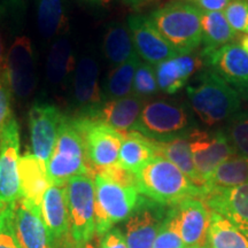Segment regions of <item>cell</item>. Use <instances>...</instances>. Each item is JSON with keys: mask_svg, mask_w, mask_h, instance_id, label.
<instances>
[{"mask_svg": "<svg viewBox=\"0 0 248 248\" xmlns=\"http://www.w3.org/2000/svg\"><path fill=\"white\" fill-rule=\"evenodd\" d=\"M186 93L194 114L208 126L230 119L240 107L239 93L213 70L200 74Z\"/></svg>", "mask_w": 248, "mask_h": 248, "instance_id": "cell-2", "label": "cell"}, {"mask_svg": "<svg viewBox=\"0 0 248 248\" xmlns=\"http://www.w3.org/2000/svg\"><path fill=\"white\" fill-rule=\"evenodd\" d=\"M240 45L243 46V48L248 53V36L244 37V38L241 39V44Z\"/></svg>", "mask_w": 248, "mask_h": 248, "instance_id": "cell-45", "label": "cell"}, {"mask_svg": "<svg viewBox=\"0 0 248 248\" xmlns=\"http://www.w3.org/2000/svg\"><path fill=\"white\" fill-rule=\"evenodd\" d=\"M232 0H192L194 7L201 12H223Z\"/></svg>", "mask_w": 248, "mask_h": 248, "instance_id": "cell-40", "label": "cell"}, {"mask_svg": "<svg viewBox=\"0 0 248 248\" xmlns=\"http://www.w3.org/2000/svg\"><path fill=\"white\" fill-rule=\"evenodd\" d=\"M154 156H156L154 140L135 130L123 133L119 154V164L123 169L136 175Z\"/></svg>", "mask_w": 248, "mask_h": 248, "instance_id": "cell-24", "label": "cell"}, {"mask_svg": "<svg viewBox=\"0 0 248 248\" xmlns=\"http://www.w3.org/2000/svg\"><path fill=\"white\" fill-rule=\"evenodd\" d=\"M226 136L235 154L248 157V114H240L229 123Z\"/></svg>", "mask_w": 248, "mask_h": 248, "instance_id": "cell-34", "label": "cell"}, {"mask_svg": "<svg viewBox=\"0 0 248 248\" xmlns=\"http://www.w3.org/2000/svg\"><path fill=\"white\" fill-rule=\"evenodd\" d=\"M18 178L21 198L40 207L45 192L51 186L46 164L33 154L23 155L18 161Z\"/></svg>", "mask_w": 248, "mask_h": 248, "instance_id": "cell-23", "label": "cell"}, {"mask_svg": "<svg viewBox=\"0 0 248 248\" xmlns=\"http://www.w3.org/2000/svg\"><path fill=\"white\" fill-rule=\"evenodd\" d=\"M156 155L163 156L175 164L190 181L199 187H203V182L201 181L197 170H195L193 157L190 150V145L186 137H176L169 140L155 141Z\"/></svg>", "mask_w": 248, "mask_h": 248, "instance_id": "cell-26", "label": "cell"}, {"mask_svg": "<svg viewBox=\"0 0 248 248\" xmlns=\"http://www.w3.org/2000/svg\"><path fill=\"white\" fill-rule=\"evenodd\" d=\"M40 209L47 228L52 248H60L70 235L66 187L49 186L43 197Z\"/></svg>", "mask_w": 248, "mask_h": 248, "instance_id": "cell-20", "label": "cell"}, {"mask_svg": "<svg viewBox=\"0 0 248 248\" xmlns=\"http://www.w3.org/2000/svg\"><path fill=\"white\" fill-rule=\"evenodd\" d=\"M104 54L113 66H119L131 59L136 53L131 31L129 27L120 22L108 26L104 37Z\"/></svg>", "mask_w": 248, "mask_h": 248, "instance_id": "cell-28", "label": "cell"}, {"mask_svg": "<svg viewBox=\"0 0 248 248\" xmlns=\"http://www.w3.org/2000/svg\"><path fill=\"white\" fill-rule=\"evenodd\" d=\"M61 248H82V247H79L78 245H76L75 243H74V240L71 239V237L69 235V237L64 240V243L61 246Z\"/></svg>", "mask_w": 248, "mask_h": 248, "instance_id": "cell-42", "label": "cell"}, {"mask_svg": "<svg viewBox=\"0 0 248 248\" xmlns=\"http://www.w3.org/2000/svg\"><path fill=\"white\" fill-rule=\"evenodd\" d=\"M133 130L154 141H164L184 137L192 128L190 116L183 105L156 99L145 102Z\"/></svg>", "mask_w": 248, "mask_h": 248, "instance_id": "cell-6", "label": "cell"}, {"mask_svg": "<svg viewBox=\"0 0 248 248\" xmlns=\"http://www.w3.org/2000/svg\"><path fill=\"white\" fill-rule=\"evenodd\" d=\"M14 207L0 213V248H22L15 231Z\"/></svg>", "mask_w": 248, "mask_h": 248, "instance_id": "cell-36", "label": "cell"}, {"mask_svg": "<svg viewBox=\"0 0 248 248\" xmlns=\"http://www.w3.org/2000/svg\"><path fill=\"white\" fill-rule=\"evenodd\" d=\"M37 28L45 40L68 29L67 0H35Z\"/></svg>", "mask_w": 248, "mask_h": 248, "instance_id": "cell-25", "label": "cell"}, {"mask_svg": "<svg viewBox=\"0 0 248 248\" xmlns=\"http://www.w3.org/2000/svg\"><path fill=\"white\" fill-rule=\"evenodd\" d=\"M185 137L190 145L195 170L203 185L219 164L237 155L226 132L221 130L209 132L192 129Z\"/></svg>", "mask_w": 248, "mask_h": 248, "instance_id": "cell-12", "label": "cell"}, {"mask_svg": "<svg viewBox=\"0 0 248 248\" xmlns=\"http://www.w3.org/2000/svg\"><path fill=\"white\" fill-rule=\"evenodd\" d=\"M153 248H185L181 237L170 224L167 217L155 238Z\"/></svg>", "mask_w": 248, "mask_h": 248, "instance_id": "cell-37", "label": "cell"}, {"mask_svg": "<svg viewBox=\"0 0 248 248\" xmlns=\"http://www.w3.org/2000/svg\"><path fill=\"white\" fill-rule=\"evenodd\" d=\"M145 102V99L135 94L105 101L99 108L94 120L101 121L122 133L131 131L138 122Z\"/></svg>", "mask_w": 248, "mask_h": 248, "instance_id": "cell-22", "label": "cell"}, {"mask_svg": "<svg viewBox=\"0 0 248 248\" xmlns=\"http://www.w3.org/2000/svg\"><path fill=\"white\" fill-rule=\"evenodd\" d=\"M126 2H129L130 5L133 6H140L142 4H146V2L151 1V0H125Z\"/></svg>", "mask_w": 248, "mask_h": 248, "instance_id": "cell-44", "label": "cell"}, {"mask_svg": "<svg viewBox=\"0 0 248 248\" xmlns=\"http://www.w3.org/2000/svg\"><path fill=\"white\" fill-rule=\"evenodd\" d=\"M69 86L70 108L76 113L73 117L94 120L104 99L99 84V64L92 54H84L77 60Z\"/></svg>", "mask_w": 248, "mask_h": 248, "instance_id": "cell-10", "label": "cell"}, {"mask_svg": "<svg viewBox=\"0 0 248 248\" xmlns=\"http://www.w3.org/2000/svg\"><path fill=\"white\" fill-rule=\"evenodd\" d=\"M14 224L22 248H52L40 207L20 198L15 204Z\"/></svg>", "mask_w": 248, "mask_h": 248, "instance_id": "cell-21", "label": "cell"}, {"mask_svg": "<svg viewBox=\"0 0 248 248\" xmlns=\"http://www.w3.org/2000/svg\"><path fill=\"white\" fill-rule=\"evenodd\" d=\"M76 58L68 29L52 39L46 60V85L53 92L64 90L70 84Z\"/></svg>", "mask_w": 248, "mask_h": 248, "instance_id": "cell-19", "label": "cell"}, {"mask_svg": "<svg viewBox=\"0 0 248 248\" xmlns=\"http://www.w3.org/2000/svg\"><path fill=\"white\" fill-rule=\"evenodd\" d=\"M128 27L136 53L142 61L156 66L161 62L177 57L178 53L155 29L150 18L145 16H130Z\"/></svg>", "mask_w": 248, "mask_h": 248, "instance_id": "cell-17", "label": "cell"}, {"mask_svg": "<svg viewBox=\"0 0 248 248\" xmlns=\"http://www.w3.org/2000/svg\"><path fill=\"white\" fill-rule=\"evenodd\" d=\"M64 120L60 108L48 102L37 101L29 110L30 142L32 154L47 164Z\"/></svg>", "mask_w": 248, "mask_h": 248, "instance_id": "cell-14", "label": "cell"}, {"mask_svg": "<svg viewBox=\"0 0 248 248\" xmlns=\"http://www.w3.org/2000/svg\"><path fill=\"white\" fill-rule=\"evenodd\" d=\"M136 185L139 193L162 206H172L187 198L202 195V188L160 155L154 156L136 173Z\"/></svg>", "mask_w": 248, "mask_h": 248, "instance_id": "cell-1", "label": "cell"}, {"mask_svg": "<svg viewBox=\"0 0 248 248\" xmlns=\"http://www.w3.org/2000/svg\"><path fill=\"white\" fill-rule=\"evenodd\" d=\"M167 218L186 247L203 248L210 222V210L197 198L169 206Z\"/></svg>", "mask_w": 248, "mask_h": 248, "instance_id": "cell-13", "label": "cell"}, {"mask_svg": "<svg viewBox=\"0 0 248 248\" xmlns=\"http://www.w3.org/2000/svg\"><path fill=\"white\" fill-rule=\"evenodd\" d=\"M46 169L51 185L57 186H64L75 176L91 175L84 140L70 117L64 116Z\"/></svg>", "mask_w": 248, "mask_h": 248, "instance_id": "cell-4", "label": "cell"}, {"mask_svg": "<svg viewBox=\"0 0 248 248\" xmlns=\"http://www.w3.org/2000/svg\"><path fill=\"white\" fill-rule=\"evenodd\" d=\"M84 1L89 2L91 5H97V6H107L110 4L111 0H84Z\"/></svg>", "mask_w": 248, "mask_h": 248, "instance_id": "cell-43", "label": "cell"}, {"mask_svg": "<svg viewBox=\"0 0 248 248\" xmlns=\"http://www.w3.org/2000/svg\"><path fill=\"white\" fill-rule=\"evenodd\" d=\"M18 161L20 128L12 113L0 131V213L14 207L21 198Z\"/></svg>", "mask_w": 248, "mask_h": 248, "instance_id": "cell-9", "label": "cell"}, {"mask_svg": "<svg viewBox=\"0 0 248 248\" xmlns=\"http://www.w3.org/2000/svg\"><path fill=\"white\" fill-rule=\"evenodd\" d=\"M200 199L210 212L229 219L248 239V182L234 187L207 191Z\"/></svg>", "mask_w": 248, "mask_h": 248, "instance_id": "cell-16", "label": "cell"}, {"mask_svg": "<svg viewBox=\"0 0 248 248\" xmlns=\"http://www.w3.org/2000/svg\"><path fill=\"white\" fill-rule=\"evenodd\" d=\"M5 51H4V39H2V32L1 28H0V71L2 70L5 62Z\"/></svg>", "mask_w": 248, "mask_h": 248, "instance_id": "cell-41", "label": "cell"}, {"mask_svg": "<svg viewBox=\"0 0 248 248\" xmlns=\"http://www.w3.org/2000/svg\"><path fill=\"white\" fill-rule=\"evenodd\" d=\"M2 73L12 97L18 101H27L31 98L36 88V68L29 37H15L5 55Z\"/></svg>", "mask_w": 248, "mask_h": 248, "instance_id": "cell-11", "label": "cell"}, {"mask_svg": "<svg viewBox=\"0 0 248 248\" xmlns=\"http://www.w3.org/2000/svg\"><path fill=\"white\" fill-rule=\"evenodd\" d=\"M237 32L232 29L223 12H201V43L203 51H214L230 44Z\"/></svg>", "mask_w": 248, "mask_h": 248, "instance_id": "cell-29", "label": "cell"}, {"mask_svg": "<svg viewBox=\"0 0 248 248\" xmlns=\"http://www.w3.org/2000/svg\"><path fill=\"white\" fill-rule=\"evenodd\" d=\"M12 93L9 90L4 73L0 71V131L2 126L7 122L8 117L12 115L11 110V101H12Z\"/></svg>", "mask_w": 248, "mask_h": 248, "instance_id": "cell-38", "label": "cell"}, {"mask_svg": "<svg viewBox=\"0 0 248 248\" xmlns=\"http://www.w3.org/2000/svg\"><path fill=\"white\" fill-rule=\"evenodd\" d=\"M157 91H159V85H157L156 74L153 66L140 61L136 69L135 78H133L132 94L145 99L154 95Z\"/></svg>", "mask_w": 248, "mask_h": 248, "instance_id": "cell-33", "label": "cell"}, {"mask_svg": "<svg viewBox=\"0 0 248 248\" xmlns=\"http://www.w3.org/2000/svg\"><path fill=\"white\" fill-rule=\"evenodd\" d=\"M140 58L137 55L129 59L122 64L115 66L109 71L102 89V99L105 101L115 100L132 94L133 78Z\"/></svg>", "mask_w": 248, "mask_h": 248, "instance_id": "cell-31", "label": "cell"}, {"mask_svg": "<svg viewBox=\"0 0 248 248\" xmlns=\"http://www.w3.org/2000/svg\"><path fill=\"white\" fill-rule=\"evenodd\" d=\"M84 140L89 163L95 171L119 163L123 133L106 123L84 117H70Z\"/></svg>", "mask_w": 248, "mask_h": 248, "instance_id": "cell-8", "label": "cell"}, {"mask_svg": "<svg viewBox=\"0 0 248 248\" xmlns=\"http://www.w3.org/2000/svg\"><path fill=\"white\" fill-rule=\"evenodd\" d=\"M66 187L69 231L74 243L88 246L95 233V190L91 175L75 176Z\"/></svg>", "mask_w": 248, "mask_h": 248, "instance_id": "cell-7", "label": "cell"}, {"mask_svg": "<svg viewBox=\"0 0 248 248\" xmlns=\"http://www.w3.org/2000/svg\"><path fill=\"white\" fill-rule=\"evenodd\" d=\"M95 232L104 235L117 223L129 218L140 200L135 185H124L111 181L101 173L94 175Z\"/></svg>", "mask_w": 248, "mask_h": 248, "instance_id": "cell-5", "label": "cell"}, {"mask_svg": "<svg viewBox=\"0 0 248 248\" xmlns=\"http://www.w3.org/2000/svg\"><path fill=\"white\" fill-rule=\"evenodd\" d=\"M99 248H128V245L123 232L113 228L102 235Z\"/></svg>", "mask_w": 248, "mask_h": 248, "instance_id": "cell-39", "label": "cell"}, {"mask_svg": "<svg viewBox=\"0 0 248 248\" xmlns=\"http://www.w3.org/2000/svg\"><path fill=\"white\" fill-rule=\"evenodd\" d=\"M167 213L166 206L140 197L137 207L125 223L124 237L128 248H153Z\"/></svg>", "mask_w": 248, "mask_h": 248, "instance_id": "cell-15", "label": "cell"}, {"mask_svg": "<svg viewBox=\"0 0 248 248\" xmlns=\"http://www.w3.org/2000/svg\"><path fill=\"white\" fill-rule=\"evenodd\" d=\"M148 18L178 55L190 54L201 44V11L193 5H166Z\"/></svg>", "mask_w": 248, "mask_h": 248, "instance_id": "cell-3", "label": "cell"}, {"mask_svg": "<svg viewBox=\"0 0 248 248\" xmlns=\"http://www.w3.org/2000/svg\"><path fill=\"white\" fill-rule=\"evenodd\" d=\"M223 13L235 32L248 33V0H232Z\"/></svg>", "mask_w": 248, "mask_h": 248, "instance_id": "cell-35", "label": "cell"}, {"mask_svg": "<svg viewBox=\"0 0 248 248\" xmlns=\"http://www.w3.org/2000/svg\"><path fill=\"white\" fill-rule=\"evenodd\" d=\"M248 182V157L233 155L214 170L204 182L202 194L207 191L234 187Z\"/></svg>", "mask_w": 248, "mask_h": 248, "instance_id": "cell-27", "label": "cell"}, {"mask_svg": "<svg viewBox=\"0 0 248 248\" xmlns=\"http://www.w3.org/2000/svg\"><path fill=\"white\" fill-rule=\"evenodd\" d=\"M155 74L159 90L168 94L178 92L182 88H184L186 82L190 78V76L185 73L181 61L178 60V55L156 64Z\"/></svg>", "mask_w": 248, "mask_h": 248, "instance_id": "cell-32", "label": "cell"}, {"mask_svg": "<svg viewBox=\"0 0 248 248\" xmlns=\"http://www.w3.org/2000/svg\"><path fill=\"white\" fill-rule=\"evenodd\" d=\"M203 63L229 84L248 85V53L239 44H228L214 51L201 52Z\"/></svg>", "mask_w": 248, "mask_h": 248, "instance_id": "cell-18", "label": "cell"}, {"mask_svg": "<svg viewBox=\"0 0 248 248\" xmlns=\"http://www.w3.org/2000/svg\"><path fill=\"white\" fill-rule=\"evenodd\" d=\"M203 248H248V239L229 219L210 212V222Z\"/></svg>", "mask_w": 248, "mask_h": 248, "instance_id": "cell-30", "label": "cell"}, {"mask_svg": "<svg viewBox=\"0 0 248 248\" xmlns=\"http://www.w3.org/2000/svg\"><path fill=\"white\" fill-rule=\"evenodd\" d=\"M185 248H192V247H185Z\"/></svg>", "mask_w": 248, "mask_h": 248, "instance_id": "cell-46", "label": "cell"}]
</instances>
